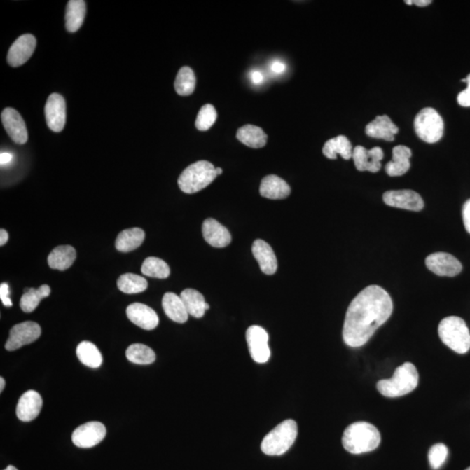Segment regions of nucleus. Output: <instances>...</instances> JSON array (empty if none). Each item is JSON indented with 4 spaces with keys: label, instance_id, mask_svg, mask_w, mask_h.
Returning <instances> with one entry per match:
<instances>
[{
    "label": "nucleus",
    "instance_id": "obj_44",
    "mask_svg": "<svg viewBox=\"0 0 470 470\" xmlns=\"http://www.w3.org/2000/svg\"><path fill=\"white\" fill-rule=\"evenodd\" d=\"M12 160L13 154L9 153H1V154H0V163H1L2 167L9 164Z\"/></svg>",
    "mask_w": 470,
    "mask_h": 470
},
{
    "label": "nucleus",
    "instance_id": "obj_20",
    "mask_svg": "<svg viewBox=\"0 0 470 470\" xmlns=\"http://www.w3.org/2000/svg\"><path fill=\"white\" fill-rule=\"evenodd\" d=\"M252 252L259 263L261 270L265 275L275 274L278 268L277 259H276L274 250L267 242L263 240H256L253 244Z\"/></svg>",
    "mask_w": 470,
    "mask_h": 470
},
{
    "label": "nucleus",
    "instance_id": "obj_23",
    "mask_svg": "<svg viewBox=\"0 0 470 470\" xmlns=\"http://www.w3.org/2000/svg\"><path fill=\"white\" fill-rule=\"evenodd\" d=\"M411 156V150L408 146L394 147L392 160L386 165L387 174L391 177H401L406 174L410 168Z\"/></svg>",
    "mask_w": 470,
    "mask_h": 470
},
{
    "label": "nucleus",
    "instance_id": "obj_46",
    "mask_svg": "<svg viewBox=\"0 0 470 470\" xmlns=\"http://www.w3.org/2000/svg\"><path fill=\"white\" fill-rule=\"evenodd\" d=\"M413 3H414L415 5L417 6L424 7L430 5V4L432 3V1L431 0H415V1H413Z\"/></svg>",
    "mask_w": 470,
    "mask_h": 470
},
{
    "label": "nucleus",
    "instance_id": "obj_12",
    "mask_svg": "<svg viewBox=\"0 0 470 470\" xmlns=\"http://www.w3.org/2000/svg\"><path fill=\"white\" fill-rule=\"evenodd\" d=\"M46 123L53 132L63 130L67 120L66 102L59 93L49 96L45 106Z\"/></svg>",
    "mask_w": 470,
    "mask_h": 470
},
{
    "label": "nucleus",
    "instance_id": "obj_35",
    "mask_svg": "<svg viewBox=\"0 0 470 470\" xmlns=\"http://www.w3.org/2000/svg\"><path fill=\"white\" fill-rule=\"evenodd\" d=\"M125 355L129 361L139 365L153 364L156 359V354L151 347L139 343L129 346Z\"/></svg>",
    "mask_w": 470,
    "mask_h": 470
},
{
    "label": "nucleus",
    "instance_id": "obj_15",
    "mask_svg": "<svg viewBox=\"0 0 470 470\" xmlns=\"http://www.w3.org/2000/svg\"><path fill=\"white\" fill-rule=\"evenodd\" d=\"M36 39L34 35L24 34L16 39L11 46L7 55V61L11 67L22 66L34 55L36 48Z\"/></svg>",
    "mask_w": 470,
    "mask_h": 470
},
{
    "label": "nucleus",
    "instance_id": "obj_38",
    "mask_svg": "<svg viewBox=\"0 0 470 470\" xmlns=\"http://www.w3.org/2000/svg\"><path fill=\"white\" fill-rule=\"evenodd\" d=\"M448 454L446 445L443 443L434 445L429 452V461L431 468L435 470L440 469L446 461Z\"/></svg>",
    "mask_w": 470,
    "mask_h": 470
},
{
    "label": "nucleus",
    "instance_id": "obj_48",
    "mask_svg": "<svg viewBox=\"0 0 470 470\" xmlns=\"http://www.w3.org/2000/svg\"><path fill=\"white\" fill-rule=\"evenodd\" d=\"M215 170H216L217 175H221L222 174V170L221 167H216L215 168Z\"/></svg>",
    "mask_w": 470,
    "mask_h": 470
},
{
    "label": "nucleus",
    "instance_id": "obj_37",
    "mask_svg": "<svg viewBox=\"0 0 470 470\" xmlns=\"http://www.w3.org/2000/svg\"><path fill=\"white\" fill-rule=\"evenodd\" d=\"M217 120V112L211 104H207L200 110L195 121V127L200 131H207L213 127Z\"/></svg>",
    "mask_w": 470,
    "mask_h": 470
},
{
    "label": "nucleus",
    "instance_id": "obj_6",
    "mask_svg": "<svg viewBox=\"0 0 470 470\" xmlns=\"http://www.w3.org/2000/svg\"><path fill=\"white\" fill-rule=\"evenodd\" d=\"M438 333L441 340L457 354H466L470 350V332L462 318L450 317L440 322Z\"/></svg>",
    "mask_w": 470,
    "mask_h": 470
},
{
    "label": "nucleus",
    "instance_id": "obj_11",
    "mask_svg": "<svg viewBox=\"0 0 470 470\" xmlns=\"http://www.w3.org/2000/svg\"><path fill=\"white\" fill-rule=\"evenodd\" d=\"M426 265L430 271L439 276L454 277L460 274L462 265L457 258L447 253H435L426 258Z\"/></svg>",
    "mask_w": 470,
    "mask_h": 470
},
{
    "label": "nucleus",
    "instance_id": "obj_18",
    "mask_svg": "<svg viewBox=\"0 0 470 470\" xmlns=\"http://www.w3.org/2000/svg\"><path fill=\"white\" fill-rule=\"evenodd\" d=\"M43 405L41 394L29 390L22 394L17 405L16 415L20 421L28 422L34 420L41 411Z\"/></svg>",
    "mask_w": 470,
    "mask_h": 470
},
{
    "label": "nucleus",
    "instance_id": "obj_10",
    "mask_svg": "<svg viewBox=\"0 0 470 470\" xmlns=\"http://www.w3.org/2000/svg\"><path fill=\"white\" fill-rule=\"evenodd\" d=\"M106 435V429L102 422H91L75 429L71 440L78 448H89L102 443Z\"/></svg>",
    "mask_w": 470,
    "mask_h": 470
},
{
    "label": "nucleus",
    "instance_id": "obj_22",
    "mask_svg": "<svg viewBox=\"0 0 470 470\" xmlns=\"http://www.w3.org/2000/svg\"><path fill=\"white\" fill-rule=\"evenodd\" d=\"M291 188L284 179L268 175L261 181L260 186L261 195L270 200H282L289 197Z\"/></svg>",
    "mask_w": 470,
    "mask_h": 470
},
{
    "label": "nucleus",
    "instance_id": "obj_19",
    "mask_svg": "<svg viewBox=\"0 0 470 470\" xmlns=\"http://www.w3.org/2000/svg\"><path fill=\"white\" fill-rule=\"evenodd\" d=\"M202 234L204 239L212 247H228L231 243L232 237L227 228L214 219H207L203 222Z\"/></svg>",
    "mask_w": 470,
    "mask_h": 470
},
{
    "label": "nucleus",
    "instance_id": "obj_40",
    "mask_svg": "<svg viewBox=\"0 0 470 470\" xmlns=\"http://www.w3.org/2000/svg\"><path fill=\"white\" fill-rule=\"evenodd\" d=\"M10 289L7 283H2L0 285V299L2 300L4 306L10 307L13 306L12 300L9 298Z\"/></svg>",
    "mask_w": 470,
    "mask_h": 470
},
{
    "label": "nucleus",
    "instance_id": "obj_49",
    "mask_svg": "<svg viewBox=\"0 0 470 470\" xmlns=\"http://www.w3.org/2000/svg\"><path fill=\"white\" fill-rule=\"evenodd\" d=\"M5 470H18V469L15 467H13V466L10 465Z\"/></svg>",
    "mask_w": 470,
    "mask_h": 470
},
{
    "label": "nucleus",
    "instance_id": "obj_45",
    "mask_svg": "<svg viewBox=\"0 0 470 470\" xmlns=\"http://www.w3.org/2000/svg\"><path fill=\"white\" fill-rule=\"evenodd\" d=\"M8 233H7L5 229H1V230H0V245H5L7 240H8Z\"/></svg>",
    "mask_w": 470,
    "mask_h": 470
},
{
    "label": "nucleus",
    "instance_id": "obj_17",
    "mask_svg": "<svg viewBox=\"0 0 470 470\" xmlns=\"http://www.w3.org/2000/svg\"><path fill=\"white\" fill-rule=\"evenodd\" d=\"M127 315L132 324L145 330H153L159 325V317L156 312L145 304L129 305Z\"/></svg>",
    "mask_w": 470,
    "mask_h": 470
},
{
    "label": "nucleus",
    "instance_id": "obj_25",
    "mask_svg": "<svg viewBox=\"0 0 470 470\" xmlns=\"http://www.w3.org/2000/svg\"><path fill=\"white\" fill-rule=\"evenodd\" d=\"M181 298L184 303L186 311L189 315L195 318H202L206 311L209 310L208 305L202 293L195 289H188L183 290Z\"/></svg>",
    "mask_w": 470,
    "mask_h": 470
},
{
    "label": "nucleus",
    "instance_id": "obj_50",
    "mask_svg": "<svg viewBox=\"0 0 470 470\" xmlns=\"http://www.w3.org/2000/svg\"><path fill=\"white\" fill-rule=\"evenodd\" d=\"M405 3H406L407 5H412L413 1H411V0H410V1H408V0H406V1H405Z\"/></svg>",
    "mask_w": 470,
    "mask_h": 470
},
{
    "label": "nucleus",
    "instance_id": "obj_27",
    "mask_svg": "<svg viewBox=\"0 0 470 470\" xmlns=\"http://www.w3.org/2000/svg\"><path fill=\"white\" fill-rule=\"evenodd\" d=\"M237 139L251 148H261L267 144L268 135L261 127L246 125L240 127L236 134Z\"/></svg>",
    "mask_w": 470,
    "mask_h": 470
},
{
    "label": "nucleus",
    "instance_id": "obj_31",
    "mask_svg": "<svg viewBox=\"0 0 470 470\" xmlns=\"http://www.w3.org/2000/svg\"><path fill=\"white\" fill-rule=\"evenodd\" d=\"M51 289L48 285H42L38 289H27L20 299V308L25 313H32L38 307L41 300L48 297Z\"/></svg>",
    "mask_w": 470,
    "mask_h": 470
},
{
    "label": "nucleus",
    "instance_id": "obj_2",
    "mask_svg": "<svg viewBox=\"0 0 470 470\" xmlns=\"http://www.w3.org/2000/svg\"><path fill=\"white\" fill-rule=\"evenodd\" d=\"M381 443L379 430L371 423L358 422L347 427L343 433V445L351 454L367 453L378 448Z\"/></svg>",
    "mask_w": 470,
    "mask_h": 470
},
{
    "label": "nucleus",
    "instance_id": "obj_3",
    "mask_svg": "<svg viewBox=\"0 0 470 470\" xmlns=\"http://www.w3.org/2000/svg\"><path fill=\"white\" fill-rule=\"evenodd\" d=\"M419 375L414 364L406 362L394 371L391 379L381 380L378 389L382 396L394 398L410 394L418 386Z\"/></svg>",
    "mask_w": 470,
    "mask_h": 470
},
{
    "label": "nucleus",
    "instance_id": "obj_26",
    "mask_svg": "<svg viewBox=\"0 0 470 470\" xmlns=\"http://www.w3.org/2000/svg\"><path fill=\"white\" fill-rule=\"evenodd\" d=\"M76 259V251L71 246H60L50 253L48 258L49 267L64 271L69 268Z\"/></svg>",
    "mask_w": 470,
    "mask_h": 470
},
{
    "label": "nucleus",
    "instance_id": "obj_28",
    "mask_svg": "<svg viewBox=\"0 0 470 470\" xmlns=\"http://www.w3.org/2000/svg\"><path fill=\"white\" fill-rule=\"evenodd\" d=\"M322 153L330 160H336L337 154L344 160H350L353 155V147L346 136L340 135L326 141Z\"/></svg>",
    "mask_w": 470,
    "mask_h": 470
},
{
    "label": "nucleus",
    "instance_id": "obj_39",
    "mask_svg": "<svg viewBox=\"0 0 470 470\" xmlns=\"http://www.w3.org/2000/svg\"><path fill=\"white\" fill-rule=\"evenodd\" d=\"M462 81L466 82L468 85V88L459 93L457 97V102L459 105L464 107H470V74L466 78H464Z\"/></svg>",
    "mask_w": 470,
    "mask_h": 470
},
{
    "label": "nucleus",
    "instance_id": "obj_41",
    "mask_svg": "<svg viewBox=\"0 0 470 470\" xmlns=\"http://www.w3.org/2000/svg\"><path fill=\"white\" fill-rule=\"evenodd\" d=\"M462 219H464L465 229L470 234V199L465 202L464 207H462Z\"/></svg>",
    "mask_w": 470,
    "mask_h": 470
},
{
    "label": "nucleus",
    "instance_id": "obj_24",
    "mask_svg": "<svg viewBox=\"0 0 470 470\" xmlns=\"http://www.w3.org/2000/svg\"><path fill=\"white\" fill-rule=\"evenodd\" d=\"M165 314L172 321L178 324H185L188 320V313L181 296L174 293H166L163 299Z\"/></svg>",
    "mask_w": 470,
    "mask_h": 470
},
{
    "label": "nucleus",
    "instance_id": "obj_7",
    "mask_svg": "<svg viewBox=\"0 0 470 470\" xmlns=\"http://www.w3.org/2000/svg\"><path fill=\"white\" fill-rule=\"evenodd\" d=\"M415 130L418 137L427 143L439 141L443 135V118L435 109L427 107L415 118Z\"/></svg>",
    "mask_w": 470,
    "mask_h": 470
},
{
    "label": "nucleus",
    "instance_id": "obj_5",
    "mask_svg": "<svg viewBox=\"0 0 470 470\" xmlns=\"http://www.w3.org/2000/svg\"><path fill=\"white\" fill-rule=\"evenodd\" d=\"M297 436V423L293 420H286L264 437L261 451L270 457L285 454L293 446Z\"/></svg>",
    "mask_w": 470,
    "mask_h": 470
},
{
    "label": "nucleus",
    "instance_id": "obj_34",
    "mask_svg": "<svg viewBox=\"0 0 470 470\" xmlns=\"http://www.w3.org/2000/svg\"><path fill=\"white\" fill-rule=\"evenodd\" d=\"M196 85V77L195 73L188 67H183L179 71L177 78H175V91L181 96H188L195 91Z\"/></svg>",
    "mask_w": 470,
    "mask_h": 470
},
{
    "label": "nucleus",
    "instance_id": "obj_9",
    "mask_svg": "<svg viewBox=\"0 0 470 470\" xmlns=\"http://www.w3.org/2000/svg\"><path fill=\"white\" fill-rule=\"evenodd\" d=\"M41 335V326L34 322H25L13 326L6 343V350L14 351L34 343Z\"/></svg>",
    "mask_w": 470,
    "mask_h": 470
},
{
    "label": "nucleus",
    "instance_id": "obj_30",
    "mask_svg": "<svg viewBox=\"0 0 470 470\" xmlns=\"http://www.w3.org/2000/svg\"><path fill=\"white\" fill-rule=\"evenodd\" d=\"M87 6L83 0H70L66 12V27L68 32H77L84 22Z\"/></svg>",
    "mask_w": 470,
    "mask_h": 470
},
{
    "label": "nucleus",
    "instance_id": "obj_47",
    "mask_svg": "<svg viewBox=\"0 0 470 470\" xmlns=\"http://www.w3.org/2000/svg\"><path fill=\"white\" fill-rule=\"evenodd\" d=\"M6 382L3 378H0V392H2L4 389H5Z\"/></svg>",
    "mask_w": 470,
    "mask_h": 470
},
{
    "label": "nucleus",
    "instance_id": "obj_14",
    "mask_svg": "<svg viewBox=\"0 0 470 470\" xmlns=\"http://www.w3.org/2000/svg\"><path fill=\"white\" fill-rule=\"evenodd\" d=\"M384 153L381 147H374L371 150L365 147L357 146L353 149V160L357 170L364 172L368 171L371 173H378L381 170V161Z\"/></svg>",
    "mask_w": 470,
    "mask_h": 470
},
{
    "label": "nucleus",
    "instance_id": "obj_16",
    "mask_svg": "<svg viewBox=\"0 0 470 470\" xmlns=\"http://www.w3.org/2000/svg\"><path fill=\"white\" fill-rule=\"evenodd\" d=\"M1 120L4 127L13 141L17 144H25L28 139L26 123L18 111L7 107L1 113Z\"/></svg>",
    "mask_w": 470,
    "mask_h": 470
},
{
    "label": "nucleus",
    "instance_id": "obj_42",
    "mask_svg": "<svg viewBox=\"0 0 470 470\" xmlns=\"http://www.w3.org/2000/svg\"><path fill=\"white\" fill-rule=\"evenodd\" d=\"M271 69L275 74H282L284 73L286 66L285 64L281 62V61L275 60L271 64Z\"/></svg>",
    "mask_w": 470,
    "mask_h": 470
},
{
    "label": "nucleus",
    "instance_id": "obj_51",
    "mask_svg": "<svg viewBox=\"0 0 470 470\" xmlns=\"http://www.w3.org/2000/svg\"><path fill=\"white\" fill-rule=\"evenodd\" d=\"M465 470H470V467H469V468H468L467 469H465Z\"/></svg>",
    "mask_w": 470,
    "mask_h": 470
},
{
    "label": "nucleus",
    "instance_id": "obj_33",
    "mask_svg": "<svg viewBox=\"0 0 470 470\" xmlns=\"http://www.w3.org/2000/svg\"><path fill=\"white\" fill-rule=\"evenodd\" d=\"M118 289L128 294L144 292L148 286L146 279L141 275L134 274L122 275L117 282Z\"/></svg>",
    "mask_w": 470,
    "mask_h": 470
},
{
    "label": "nucleus",
    "instance_id": "obj_32",
    "mask_svg": "<svg viewBox=\"0 0 470 470\" xmlns=\"http://www.w3.org/2000/svg\"><path fill=\"white\" fill-rule=\"evenodd\" d=\"M76 354L78 360L89 368H98L102 364V353L95 344L88 342V340L78 344Z\"/></svg>",
    "mask_w": 470,
    "mask_h": 470
},
{
    "label": "nucleus",
    "instance_id": "obj_13",
    "mask_svg": "<svg viewBox=\"0 0 470 470\" xmlns=\"http://www.w3.org/2000/svg\"><path fill=\"white\" fill-rule=\"evenodd\" d=\"M383 200L387 206L401 209L419 212L424 207L421 195L412 190L387 191L383 195Z\"/></svg>",
    "mask_w": 470,
    "mask_h": 470
},
{
    "label": "nucleus",
    "instance_id": "obj_36",
    "mask_svg": "<svg viewBox=\"0 0 470 470\" xmlns=\"http://www.w3.org/2000/svg\"><path fill=\"white\" fill-rule=\"evenodd\" d=\"M141 272L149 277L166 279L170 275V268L160 258L148 257L142 264Z\"/></svg>",
    "mask_w": 470,
    "mask_h": 470
},
{
    "label": "nucleus",
    "instance_id": "obj_43",
    "mask_svg": "<svg viewBox=\"0 0 470 470\" xmlns=\"http://www.w3.org/2000/svg\"><path fill=\"white\" fill-rule=\"evenodd\" d=\"M251 80H252L254 84H261L264 80L263 74L260 73V71H254V73L251 74Z\"/></svg>",
    "mask_w": 470,
    "mask_h": 470
},
{
    "label": "nucleus",
    "instance_id": "obj_4",
    "mask_svg": "<svg viewBox=\"0 0 470 470\" xmlns=\"http://www.w3.org/2000/svg\"><path fill=\"white\" fill-rule=\"evenodd\" d=\"M217 177L213 164L207 160L197 161L179 175L178 185L182 192L191 195L206 188Z\"/></svg>",
    "mask_w": 470,
    "mask_h": 470
},
{
    "label": "nucleus",
    "instance_id": "obj_1",
    "mask_svg": "<svg viewBox=\"0 0 470 470\" xmlns=\"http://www.w3.org/2000/svg\"><path fill=\"white\" fill-rule=\"evenodd\" d=\"M393 312V301L381 286L371 285L357 294L347 308L344 322V343L351 347L365 345Z\"/></svg>",
    "mask_w": 470,
    "mask_h": 470
},
{
    "label": "nucleus",
    "instance_id": "obj_8",
    "mask_svg": "<svg viewBox=\"0 0 470 470\" xmlns=\"http://www.w3.org/2000/svg\"><path fill=\"white\" fill-rule=\"evenodd\" d=\"M246 339L253 360L257 364H265L271 357L268 345L269 336L263 326L254 325L247 330Z\"/></svg>",
    "mask_w": 470,
    "mask_h": 470
},
{
    "label": "nucleus",
    "instance_id": "obj_21",
    "mask_svg": "<svg viewBox=\"0 0 470 470\" xmlns=\"http://www.w3.org/2000/svg\"><path fill=\"white\" fill-rule=\"evenodd\" d=\"M399 129L387 116H378L366 127V134L369 137L393 141Z\"/></svg>",
    "mask_w": 470,
    "mask_h": 470
},
{
    "label": "nucleus",
    "instance_id": "obj_29",
    "mask_svg": "<svg viewBox=\"0 0 470 470\" xmlns=\"http://www.w3.org/2000/svg\"><path fill=\"white\" fill-rule=\"evenodd\" d=\"M145 240V232L141 228L125 229L118 235L116 247L120 252L128 253L141 246Z\"/></svg>",
    "mask_w": 470,
    "mask_h": 470
}]
</instances>
